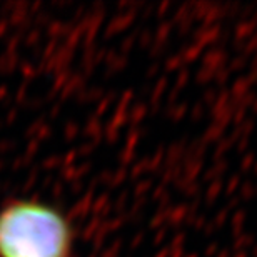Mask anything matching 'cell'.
Instances as JSON below:
<instances>
[{
	"instance_id": "obj_1",
	"label": "cell",
	"mask_w": 257,
	"mask_h": 257,
	"mask_svg": "<svg viewBox=\"0 0 257 257\" xmlns=\"http://www.w3.org/2000/svg\"><path fill=\"white\" fill-rule=\"evenodd\" d=\"M74 227L57 207L14 199L0 207V257H72Z\"/></svg>"
}]
</instances>
